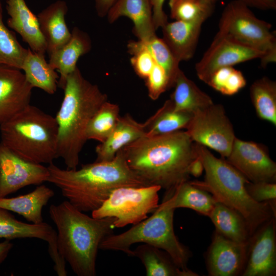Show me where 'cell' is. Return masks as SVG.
Listing matches in <instances>:
<instances>
[{"label":"cell","instance_id":"4316f807","mask_svg":"<svg viewBox=\"0 0 276 276\" xmlns=\"http://www.w3.org/2000/svg\"><path fill=\"white\" fill-rule=\"evenodd\" d=\"M21 70L33 88H40L50 95L56 93L59 76L46 61L44 54L28 49Z\"/></svg>","mask_w":276,"mask_h":276},{"label":"cell","instance_id":"83f0119b","mask_svg":"<svg viewBox=\"0 0 276 276\" xmlns=\"http://www.w3.org/2000/svg\"><path fill=\"white\" fill-rule=\"evenodd\" d=\"M128 255L141 260L148 276H193L180 269L165 251L147 244L137 246Z\"/></svg>","mask_w":276,"mask_h":276},{"label":"cell","instance_id":"d6a6232c","mask_svg":"<svg viewBox=\"0 0 276 276\" xmlns=\"http://www.w3.org/2000/svg\"><path fill=\"white\" fill-rule=\"evenodd\" d=\"M28 51L18 42L14 32L5 25L3 6L0 0V66L21 70Z\"/></svg>","mask_w":276,"mask_h":276},{"label":"cell","instance_id":"52a82bcc","mask_svg":"<svg viewBox=\"0 0 276 276\" xmlns=\"http://www.w3.org/2000/svg\"><path fill=\"white\" fill-rule=\"evenodd\" d=\"M175 209L165 203L159 204L152 215L133 225L129 229L118 235L111 234L101 242L99 248L104 250L123 251L128 255L133 244L143 243L160 248L167 252L181 270L197 273L187 267L190 253L176 236L173 227Z\"/></svg>","mask_w":276,"mask_h":276},{"label":"cell","instance_id":"74e56055","mask_svg":"<svg viewBox=\"0 0 276 276\" xmlns=\"http://www.w3.org/2000/svg\"><path fill=\"white\" fill-rule=\"evenodd\" d=\"M145 80L148 96L153 100L157 99L163 93L172 87L166 72L156 63Z\"/></svg>","mask_w":276,"mask_h":276},{"label":"cell","instance_id":"f35d334b","mask_svg":"<svg viewBox=\"0 0 276 276\" xmlns=\"http://www.w3.org/2000/svg\"><path fill=\"white\" fill-rule=\"evenodd\" d=\"M246 188L250 196L257 202L274 203L275 201V182L249 181L246 185Z\"/></svg>","mask_w":276,"mask_h":276},{"label":"cell","instance_id":"cb8c5ba5","mask_svg":"<svg viewBox=\"0 0 276 276\" xmlns=\"http://www.w3.org/2000/svg\"><path fill=\"white\" fill-rule=\"evenodd\" d=\"M163 201L169 208H188L209 217L216 200L210 193L188 180L174 190L166 191Z\"/></svg>","mask_w":276,"mask_h":276},{"label":"cell","instance_id":"d4e9b609","mask_svg":"<svg viewBox=\"0 0 276 276\" xmlns=\"http://www.w3.org/2000/svg\"><path fill=\"white\" fill-rule=\"evenodd\" d=\"M54 191L40 185L33 191L12 198L0 197V208L21 215L33 223L43 222L42 210L54 196Z\"/></svg>","mask_w":276,"mask_h":276},{"label":"cell","instance_id":"4dcf8cb0","mask_svg":"<svg viewBox=\"0 0 276 276\" xmlns=\"http://www.w3.org/2000/svg\"><path fill=\"white\" fill-rule=\"evenodd\" d=\"M250 98L257 116L276 126V82L267 77L255 81Z\"/></svg>","mask_w":276,"mask_h":276},{"label":"cell","instance_id":"e0dca14e","mask_svg":"<svg viewBox=\"0 0 276 276\" xmlns=\"http://www.w3.org/2000/svg\"><path fill=\"white\" fill-rule=\"evenodd\" d=\"M20 71L0 66V124L30 104L33 88Z\"/></svg>","mask_w":276,"mask_h":276},{"label":"cell","instance_id":"1f68e13d","mask_svg":"<svg viewBox=\"0 0 276 276\" xmlns=\"http://www.w3.org/2000/svg\"><path fill=\"white\" fill-rule=\"evenodd\" d=\"M120 112L118 105L108 101L104 102L90 119L86 129L87 140L100 143L111 133L117 123Z\"/></svg>","mask_w":276,"mask_h":276},{"label":"cell","instance_id":"ee69618b","mask_svg":"<svg viewBox=\"0 0 276 276\" xmlns=\"http://www.w3.org/2000/svg\"><path fill=\"white\" fill-rule=\"evenodd\" d=\"M13 246V245L10 240H6L0 243V265L7 258Z\"/></svg>","mask_w":276,"mask_h":276},{"label":"cell","instance_id":"d590c367","mask_svg":"<svg viewBox=\"0 0 276 276\" xmlns=\"http://www.w3.org/2000/svg\"><path fill=\"white\" fill-rule=\"evenodd\" d=\"M156 64L166 72L173 87L177 74L180 70V62L175 57L162 38L156 35L150 40L144 41Z\"/></svg>","mask_w":276,"mask_h":276},{"label":"cell","instance_id":"7c38bea8","mask_svg":"<svg viewBox=\"0 0 276 276\" xmlns=\"http://www.w3.org/2000/svg\"><path fill=\"white\" fill-rule=\"evenodd\" d=\"M226 160L251 182H275L276 164L262 144L236 137Z\"/></svg>","mask_w":276,"mask_h":276},{"label":"cell","instance_id":"ab89813d","mask_svg":"<svg viewBox=\"0 0 276 276\" xmlns=\"http://www.w3.org/2000/svg\"><path fill=\"white\" fill-rule=\"evenodd\" d=\"M152 8V19L155 29L163 27L168 22L163 7L165 0H149Z\"/></svg>","mask_w":276,"mask_h":276},{"label":"cell","instance_id":"7bdbcfd3","mask_svg":"<svg viewBox=\"0 0 276 276\" xmlns=\"http://www.w3.org/2000/svg\"><path fill=\"white\" fill-rule=\"evenodd\" d=\"M203 170V164L198 155V157L192 162L190 166V175H191L194 177H198L202 174Z\"/></svg>","mask_w":276,"mask_h":276},{"label":"cell","instance_id":"44dd1931","mask_svg":"<svg viewBox=\"0 0 276 276\" xmlns=\"http://www.w3.org/2000/svg\"><path fill=\"white\" fill-rule=\"evenodd\" d=\"M107 16L109 23L122 16L128 17L133 22V33L139 40L147 41L156 35L149 0H117Z\"/></svg>","mask_w":276,"mask_h":276},{"label":"cell","instance_id":"836d02e7","mask_svg":"<svg viewBox=\"0 0 276 276\" xmlns=\"http://www.w3.org/2000/svg\"><path fill=\"white\" fill-rule=\"evenodd\" d=\"M170 17L175 20L204 22L214 6L203 0H169Z\"/></svg>","mask_w":276,"mask_h":276},{"label":"cell","instance_id":"60d3db41","mask_svg":"<svg viewBox=\"0 0 276 276\" xmlns=\"http://www.w3.org/2000/svg\"><path fill=\"white\" fill-rule=\"evenodd\" d=\"M249 7L261 10H273L276 8V0H239Z\"/></svg>","mask_w":276,"mask_h":276},{"label":"cell","instance_id":"7a4b0ae2","mask_svg":"<svg viewBox=\"0 0 276 276\" xmlns=\"http://www.w3.org/2000/svg\"><path fill=\"white\" fill-rule=\"evenodd\" d=\"M51 182L74 206L83 212L99 208L114 189L125 186L149 185L128 166L120 151L111 160L83 165L79 169L48 166Z\"/></svg>","mask_w":276,"mask_h":276},{"label":"cell","instance_id":"8992f818","mask_svg":"<svg viewBox=\"0 0 276 276\" xmlns=\"http://www.w3.org/2000/svg\"><path fill=\"white\" fill-rule=\"evenodd\" d=\"M1 143L20 157L36 164L58 158V125L55 117L30 104L0 124Z\"/></svg>","mask_w":276,"mask_h":276},{"label":"cell","instance_id":"e575fe53","mask_svg":"<svg viewBox=\"0 0 276 276\" xmlns=\"http://www.w3.org/2000/svg\"><path fill=\"white\" fill-rule=\"evenodd\" d=\"M206 84L223 95L232 96L246 86V80L240 71L227 66L215 71Z\"/></svg>","mask_w":276,"mask_h":276},{"label":"cell","instance_id":"2e32d148","mask_svg":"<svg viewBox=\"0 0 276 276\" xmlns=\"http://www.w3.org/2000/svg\"><path fill=\"white\" fill-rule=\"evenodd\" d=\"M57 237V232L49 224L23 222L17 220L8 210L0 208V239L37 238L47 242L49 255L54 263V268L60 270L65 267V262L58 252Z\"/></svg>","mask_w":276,"mask_h":276},{"label":"cell","instance_id":"ffe728a7","mask_svg":"<svg viewBox=\"0 0 276 276\" xmlns=\"http://www.w3.org/2000/svg\"><path fill=\"white\" fill-rule=\"evenodd\" d=\"M202 24L175 20L162 27V38L179 62L189 60L194 56Z\"/></svg>","mask_w":276,"mask_h":276},{"label":"cell","instance_id":"484cf974","mask_svg":"<svg viewBox=\"0 0 276 276\" xmlns=\"http://www.w3.org/2000/svg\"><path fill=\"white\" fill-rule=\"evenodd\" d=\"M170 96L175 110L194 114L214 103L212 98L201 90L181 70L175 78Z\"/></svg>","mask_w":276,"mask_h":276},{"label":"cell","instance_id":"7402d4cb","mask_svg":"<svg viewBox=\"0 0 276 276\" xmlns=\"http://www.w3.org/2000/svg\"><path fill=\"white\" fill-rule=\"evenodd\" d=\"M67 11L66 3L62 0H58L37 15L49 54L62 47L71 37V32L65 19Z\"/></svg>","mask_w":276,"mask_h":276},{"label":"cell","instance_id":"b9f144b4","mask_svg":"<svg viewBox=\"0 0 276 276\" xmlns=\"http://www.w3.org/2000/svg\"><path fill=\"white\" fill-rule=\"evenodd\" d=\"M117 0H94L97 15L101 17L106 16L109 10Z\"/></svg>","mask_w":276,"mask_h":276},{"label":"cell","instance_id":"5b68a950","mask_svg":"<svg viewBox=\"0 0 276 276\" xmlns=\"http://www.w3.org/2000/svg\"><path fill=\"white\" fill-rule=\"evenodd\" d=\"M196 144L205 176L203 181L191 182L210 193L216 201L239 213L252 237L265 223L275 217V203L254 200L246 188L249 181L241 173L226 159L216 157L206 147Z\"/></svg>","mask_w":276,"mask_h":276},{"label":"cell","instance_id":"3957f363","mask_svg":"<svg viewBox=\"0 0 276 276\" xmlns=\"http://www.w3.org/2000/svg\"><path fill=\"white\" fill-rule=\"evenodd\" d=\"M49 214L57 227L61 257L77 275H95L99 245L105 237L113 234L115 218L89 217L67 200L51 205Z\"/></svg>","mask_w":276,"mask_h":276},{"label":"cell","instance_id":"8fae6325","mask_svg":"<svg viewBox=\"0 0 276 276\" xmlns=\"http://www.w3.org/2000/svg\"><path fill=\"white\" fill-rule=\"evenodd\" d=\"M263 56L262 52L218 31L209 48L195 64V71L199 79L206 83L218 69L255 59L261 60Z\"/></svg>","mask_w":276,"mask_h":276},{"label":"cell","instance_id":"4fadbf2b","mask_svg":"<svg viewBox=\"0 0 276 276\" xmlns=\"http://www.w3.org/2000/svg\"><path fill=\"white\" fill-rule=\"evenodd\" d=\"M49 176L48 167L20 157L0 143V197L48 182Z\"/></svg>","mask_w":276,"mask_h":276},{"label":"cell","instance_id":"f6af8a7d","mask_svg":"<svg viewBox=\"0 0 276 276\" xmlns=\"http://www.w3.org/2000/svg\"><path fill=\"white\" fill-rule=\"evenodd\" d=\"M204 2H205L206 3L213 6H215V5L216 4V3L218 1V0H203Z\"/></svg>","mask_w":276,"mask_h":276},{"label":"cell","instance_id":"30bf717a","mask_svg":"<svg viewBox=\"0 0 276 276\" xmlns=\"http://www.w3.org/2000/svg\"><path fill=\"white\" fill-rule=\"evenodd\" d=\"M186 131L194 142L217 151L223 158L229 155L236 137L224 107L214 103L194 113Z\"/></svg>","mask_w":276,"mask_h":276},{"label":"cell","instance_id":"6da1fadb","mask_svg":"<svg viewBox=\"0 0 276 276\" xmlns=\"http://www.w3.org/2000/svg\"><path fill=\"white\" fill-rule=\"evenodd\" d=\"M128 166L149 185L174 190L189 180L190 166L198 157L196 144L186 130L144 135L120 151Z\"/></svg>","mask_w":276,"mask_h":276},{"label":"cell","instance_id":"d6986e66","mask_svg":"<svg viewBox=\"0 0 276 276\" xmlns=\"http://www.w3.org/2000/svg\"><path fill=\"white\" fill-rule=\"evenodd\" d=\"M91 47L89 35L75 27L71 31L70 40L49 54V64L59 73V87L63 89L67 76L77 68L79 58L88 53Z\"/></svg>","mask_w":276,"mask_h":276},{"label":"cell","instance_id":"8d00e7d4","mask_svg":"<svg viewBox=\"0 0 276 276\" xmlns=\"http://www.w3.org/2000/svg\"><path fill=\"white\" fill-rule=\"evenodd\" d=\"M127 49L132 55L130 62L135 73L145 80L156 63L146 43L139 39L130 40L127 44Z\"/></svg>","mask_w":276,"mask_h":276},{"label":"cell","instance_id":"5bb4252c","mask_svg":"<svg viewBox=\"0 0 276 276\" xmlns=\"http://www.w3.org/2000/svg\"><path fill=\"white\" fill-rule=\"evenodd\" d=\"M249 244L234 241L216 231L206 256L209 275L235 276L242 274L247 261Z\"/></svg>","mask_w":276,"mask_h":276},{"label":"cell","instance_id":"f546056e","mask_svg":"<svg viewBox=\"0 0 276 276\" xmlns=\"http://www.w3.org/2000/svg\"><path fill=\"white\" fill-rule=\"evenodd\" d=\"M192 114L174 109L169 99L152 116L143 123L145 135L165 134L186 129Z\"/></svg>","mask_w":276,"mask_h":276},{"label":"cell","instance_id":"ba28073f","mask_svg":"<svg viewBox=\"0 0 276 276\" xmlns=\"http://www.w3.org/2000/svg\"><path fill=\"white\" fill-rule=\"evenodd\" d=\"M271 25L258 18L249 7L239 0H233L221 14L218 32L262 52L261 66L276 61V36Z\"/></svg>","mask_w":276,"mask_h":276},{"label":"cell","instance_id":"9a60e30c","mask_svg":"<svg viewBox=\"0 0 276 276\" xmlns=\"http://www.w3.org/2000/svg\"><path fill=\"white\" fill-rule=\"evenodd\" d=\"M276 273L275 217L251 237L243 276H272Z\"/></svg>","mask_w":276,"mask_h":276},{"label":"cell","instance_id":"f1b7e54d","mask_svg":"<svg viewBox=\"0 0 276 276\" xmlns=\"http://www.w3.org/2000/svg\"><path fill=\"white\" fill-rule=\"evenodd\" d=\"M209 217L216 231L225 237L241 243H248L251 239L243 217L235 210L216 201Z\"/></svg>","mask_w":276,"mask_h":276},{"label":"cell","instance_id":"ac0fdd59","mask_svg":"<svg viewBox=\"0 0 276 276\" xmlns=\"http://www.w3.org/2000/svg\"><path fill=\"white\" fill-rule=\"evenodd\" d=\"M6 8L9 16L8 26L19 34L30 50L44 55L47 45L37 15L29 8L25 0H6Z\"/></svg>","mask_w":276,"mask_h":276},{"label":"cell","instance_id":"9c48e42d","mask_svg":"<svg viewBox=\"0 0 276 276\" xmlns=\"http://www.w3.org/2000/svg\"><path fill=\"white\" fill-rule=\"evenodd\" d=\"M160 189V187L155 185L118 188L99 208L91 212V216L113 217L115 227L136 224L158 208V193Z\"/></svg>","mask_w":276,"mask_h":276},{"label":"cell","instance_id":"277c9868","mask_svg":"<svg viewBox=\"0 0 276 276\" xmlns=\"http://www.w3.org/2000/svg\"><path fill=\"white\" fill-rule=\"evenodd\" d=\"M64 96L55 117L58 125V156L67 169H75L86 142L89 122L107 96L90 82L78 67L67 77Z\"/></svg>","mask_w":276,"mask_h":276},{"label":"cell","instance_id":"603a6c76","mask_svg":"<svg viewBox=\"0 0 276 276\" xmlns=\"http://www.w3.org/2000/svg\"><path fill=\"white\" fill-rule=\"evenodd\" d=\"M143 123L127 113L119 117L116 126L107 139L96 147V162L112 160L122 148L144 136Z\"/></svg>","mask_w":276,"mask_h":276}]
</instances>
